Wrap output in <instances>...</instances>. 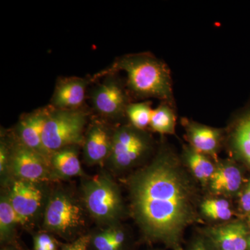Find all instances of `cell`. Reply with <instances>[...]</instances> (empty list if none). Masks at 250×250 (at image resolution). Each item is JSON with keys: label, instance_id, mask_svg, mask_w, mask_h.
<instances>
[{"label": "cell", "instance_id": "4dcf8cb0", "mask_svg": "<svg viewBox=\"0 0 250 250\" xmlns=\"http://www.w3.org/2000/svg\"><path fill=\"white\" fill-rule=\"evenodd\" d=\"M248 250H250V235H249V237H248Z\"/></svg>", "mask_w": 250, "mask_h": 250}, {"label": "cell", "instance_id": "52a82bcc", "mask_svg": "<svg viewBox=\"0 0 250 250\" xmlns=\"http://www.w3.org/2000/svg\"><path fill=\"white\" fill-rule=\"evenodd\" d=\"M82 217L80 207L70 197L56 194L46 208L45 225L48 229L64 236L70 234L82 225Z\"/></svg>", "mask_w": 250, "mask_h": 250}, {"label": "cell", "instance_id": "8992f818", "mask_svg": "<svg viewBox=\"0 0 250 250\" xmlns=\"http://www.w3.org/2000/svg\"><path fill=\"white\" fill-rule=\"evenodd\" d=\"M91 99L95 109L108 118H118L126 115V108L130 104L129 93L121 80L113 73L103 83L95 87Z\"/></svg>", "mask_w": 250, "mask_h": 250}, {"label": "cell", "instance_id": "7c38bea8", "mask_svg": "<svg viewBox=\"0 0 250 250\" xmlns=\"http://www.w3.org/2000/svg\"><path fill=\"white\" fill-rule=\"evenodd\" d=\"M210 243L215 250H248V235L246 225L236 222L210 229Z\"/></svg>", "mask_w": 250, "mask_h": 250}, {"label": "cell", "instance_id": "30bf717a", "mask_svg": "<svg viewBox=\"0 0 250 250\" xmlns=\"http://www.w3.org/2000/svg\"><path fill=\"white\" fill-rule=\"evenodd\" d=\"M42 192L31 182L18 180L13 185L10 202L18 215L19 223H24L41 207Z\"/></svg>", "mask_w": 250, "mask_h": 250}, {"label": "cell", "instance_id": "f546056e", "mask_svg": "<svg viewBox=\"0 0 250 250\" xmlns=\"http://www.w3.org/2000/svg\"><path fill=\"white\" fill-rule=\"evenodd\" d=\"M1 250H16L14 249V248H11V247H6V248H3Z\"/></svg>", "mask_w": 250, "mask_h": 250}, {"label": "cell", "instance_id": "ba28073f", "mask_svg": "<svg viewBox=\"0 0 250 250\" xmlns=\"http://www.w3.org/2000/svg\"><path fill=\"white\" fill-rule=\"evenodd\" d=\"M11 162L16 174L23 180L34 182L46 177V159L19 141L11 152Z\"/></svg>", "mask_w": 250, "mask_h": 250}, {"label": "cell", "instance_id": "4316f807", "mask_svg": "<svg viewBox=\"0 0 250 250\" xmlns=\"http://www.w3.org/2000/svg\"><path fill=\"white\" fill-rule=\"evenodd\" d=\"M111 231L113 243L121 250L124 246L125 240H126L124 232L121 230L117 229H112Z\"/></svg>", "mask_w": 250, "mask_h": 250}, {"label": "cell", "instance_id": "8fae6325", "mask_svg": "<svg viewBox=\"0 0 250 250\" xmlns=\"http://www.w3.org/2000/svg\"><path fill=\"white\" fill-rule=\"evenodd\" d=\"M47 112V108L36 110L29 114L25 115L18 125L20 141L45 159L50 154L44 147L42 140V130Z\"/></svg>", "mask_w": 250, "mask_h": 250}, {"label": "cell", "instance_id": "4fadbf2b", "mask_svg": "<svg viewBox=\"0 0 250 250\" xmlns=\"http://www.w3.org/2000/svg\"><path fill=\"white\" fill-rule=\"evenodd\" d=\"M88 81L70 77L59 81L52 98V107L59 109H79L84 102Z\"/></svg>", "mask_w": 250, "mask_h": 250}, {"label": "cell", "instance_id": "6da1fadb", "mask_svg": "<svg viewBox=\"0 0 250 250\" xmlns=\"http://www.w3.org/2000/svg\"><path fill=\"white\" fill-rule=\"evenodd\" d=\"M133 212L146 236L174 250L194 216L191 186L173 153L163 149L131 182Z\"/></svg>", "mask_w": 250, "mask_h": 250}, {"label": "cell", "instance_id": "e0dca14e", "mask_svg": "<svg viewBox=\"0 0 250 250\" xmlns=\"http://www.w3.org/2000/svg\"><path fill=\"white\" fill-rule=\"evenodd\" d=\"M51 161L59 175L70 177L82 174L80 161L75 146L54 152L51 155Z\"/></svg>", "mask_w": 250, "mask_h": 250}, {"label": "cell", "instance_id": "1f68e13d", "mask_svg": "<svg viewBox=\"0 0 250 250\" xmlns=\"http://www.w3.org/2000/svg\"><path fill=\"white\" fill-rule=\"evenodd\" d=\"M249 224H250V218H249Z\"/></svg>", "mask_w": 250, "mask_h": 250}, {"label": "cell", "instance_id": "44dd1931", "mask_svg": "<svg viewBox=\"0 0 250 250\" xmlns=\"http://www.w3.org/2000/svg\"><path fill=\"white\" fill-rule=\"evenodd\" d=\"M16 223H19V220L11 202L6 199H1L0 203V235L1 242L9 241L13 226Z\"/></svg>", "mask_w": 250, "mask_h": 250}, {"label": "cell", "instance_id": "3957f363", "mask_svg": "<svg viewBox=\"0 0 250 250\" xmlns=\"http://www.w3.org/2000/svg\"><path fill=\"white\" fill-rule=\"evenodd\" d=\"M86 113L79 109L47 108L42 140L49 154L83 142Z\"/></svg>", "mask_w": 250, "mask_h": 250}, {"label": "cell", "instance_id": "9c48e42d", "mask_svg": "<svg viewBox=\"0 0 250 250\" xmlns=\"http://www.w3.org/2000/svg\"><path fill=\"white\" fill-rule=\"evenodd\" d=\"M182 121L190 147L207 156L216 155L223 140L221 130L187 118H183Z\"/></svg>", "mask_w": 250, "mask_h": 250}, {"label": "cell", "instance_id": "d4e9b609", "mask_svg": "<svg viewBox=\"0 0 250 250\" xmlns=\"http://www.w3.org/2000/svg\"><path fill=\"white\" fill-rule=\"evenodd\" d=\"M91 238L83 236L77 238L75 241L62 246L61 250H88Z\"/></svg>", "mask_w": 250, "mask_h": 250}, {"label": "cell", "instance_id": "484cf974", "mask_svg": "<svg viewBox=\"0 0 250 250\" xmlns=\"http://www.w3.org/2000/svg\"><path fill=\"white\" fill-rule=\"evenodd\" d=\"M240 207L243 211L250 212V182L245 188L241 198H240Z\"/></svg>", "mask_w": 250, "mask_h": 250}, {"label": "cell", "instance_id": "d6986e66", "mask_svg": "<svg viewBox=\"0 0 250 250\" xmlns=\"http://www.w3.org/2000/svg\"><path fill=\"white\" fill-rule=\"evenodd\" d=\"M184 157L194 176L202 182L210 180L216 168L208 156L197 152L188 146L184 150Z\"/></svg>", "mask_w": 250, "mask_h": 250}, {"label": "cell", "instance_id": "603a6c76", "mask_svg": "<svg viewBox=\"0 0 250 250\" xmlns=\"http://www.w3.org/2000/svg\"><path fill=\"white\" fill-rule=\"evenodd\" d=\"M95 250H121L112 240L111 229L96 235L90 240Z\"/></svg>", "mask_w": 250, "mask_h": 250}, {"label": "cell", "instance_id": "ffe728a7", "mask_svg": "<svg viewBox=\"0 0 250 250\" xmlns=\"http://www.w3.org/2000/svg\"><path fill=\"white\" fill-rule=\"evenodd\" d=\"M153 109L150 101L130 103L126 110V116L136 129L144 131L150 123Z\"/></svg>", "mask_w": 250, "mask_h": 250}, {"label": "cell", "instance_id": "7402d4cb", "mask_svg": "<svg viewBox=\"0 0 250 250\" xmlns=\"http://www.w3.org/2000/svg\"><path fill=\"white\" fill-rule=\"evenodd\" d=\"M203 214L217 220H227L232 217L229 204L225 200H207L201 205Z\"/></svg>", "mask_w": 250, "mask_h": 250}, {"label": "cell", "instance_id": "f1b7e54d", "mask_svg": "<svg viewBox=\"0 0 250 250\" xmlns=\"http://www.w3.org/2000/svg\"><path fill=\"white\" fill-rule=\"evenodd\" d=\"M7 158L8 151L6 150V146L4 144H1V148H0V170H1V172L4 170Z\"/></svg>", "mask_w": 250, "mask_h": 250}, {"label": "cell", "instance_id": "277c9868", "mask_svg": "<svg viewBox=\"0 0 250 250\" xmlns=\"http://www.w3.org/2000/svg\"><path fill=\"white\" fill-rule=\"evenodd\" d=\"M84 200L90 214L111 221L119 214L121 200L114 184L104 177L92 179L84 187Z\"/></svg>", "mask_w": 250, "mask_h": 250}, {"label": "cell", "instance_id": "5b68a950", "mask_svg": "<svg viewBox=\"0 0 250 250\" xmlns=\"http://www.w3.org/2000/svg\"><path fill=\"white\" fill-rule=\"evenodd\" d=\"M143 131L134 126H123L115 131L112 138L109 157L118 168L132 165L149 149V141Z\"/></svg>", "mask_w": 250, "mask_h": 250}, {"label": "cell", "instance_id": "cb8c5ba5", "mask_svg": "<svg viewBox=\"0 0 250 250\" xmlns=\"http://www.w3.org/2000/svg\"><path fill=\"white\" fill-rule=\"evenodd\" d=\"M34 250H59L57 241L47 233H40L34 238Z\"/></svg>", "mask_w": 250, "mask_h": 250}, {"label": "cell", "instance_id": "7a4b0ae2", "mask_svg": "<svg viewBox=\"0 0 250 250\" xmlns=\"http://www.w3.org/2000/svg\"><path fill=\"white\" fill-rule=\"evenodd\" d=\"M123 71L126 88L138 100L154 98L176 107L173 82L168 65L149 52L129 54L117 59L110 72Z\"/></svg>", "mask_w": 250, "mask_h": 250}, {"label": "cell", "instance_id": "5bb4252c", "mask_svg": "<svg viewBox=\"0 0 250 250\" xmlns=\"http://www.w3.org/2000/svg\"><path fill=\"white\" fill-rule=\"evenodd\" d=\"M112 138L107 129L101 123L92 125L84 141V155L90 164L104 160L111 152Z\"/></svg>", "mask_w": 250, "mask_h": 250}, {"label": "cell", "instance_id": "83f0119b", "mask_svg": "<svg viewBox=\"0 0 250 250\" xmlns=\"http://www.w3.org/2000/svg\"><path fill=\"white\" fill-rule=\"evenodd\" d=\"M188 250H215V249L210 241L208 243L205 240L199 238L192 243Z\"/></svg>", "mask_w": 250, "mask_h": 250}, {"label": "cell", "instance_id": "9a60e30c", "mask_svg": "<svg viewBox=\"0 0 250 250\" xmlns=\"http://www.w3.org/2000/svg\"><path fill=\"white\" fill-rule=\"evenodd\" d=\"M229 142L233 153L250 166V110L235 118Z\"/></svg>", "mask_w": 250, "mask_h": 250}, {"label": "cell", "instance_id": "ac0fdd59", "mask_svg": "<svg viewBox=\"0 0 250 250\" xmlns=\"http://www.w3.org/2000/svg\"><path fill=\"white\" fill-rule=\"evenodd\" d=\"M176 107L166 103H161L153 109L149 126L161 135H173L175 133L177 116Z\"/></svg>", "mask_w": 250, "mask_h": 250}, {"label": "cell", "instance_id": "2e32d148", "mask_svg": "<svg viewBox=\"0 0 250 250\" xmlns=\"http://www.w3.org/2000/svg\"><path fill=\"white\" fill-rule=\"evenodd\" d=\"M210 181V188L215 193L232 194L241 188L242 174L236 166L222 164L217 167Z\"/></svg>", "mask_w": 250, "mask_h": 250}]
</instances>
